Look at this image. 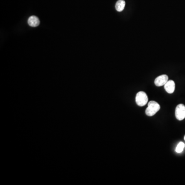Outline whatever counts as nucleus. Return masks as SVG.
Segmentation results:
<instances>
[{"label": "nucleus", "mask_w": 185, "mask_h": 185, "mask_svg": "<svg viewBox=\"0 0 185 185\" xmlns=\"http://www.w3.org/2000/svg\"><path fill=\"white\" fill-rule=\"evenodd\" d=\"M168 81V76L166 75H161L157 77L154 80V83L157 87H161L165 85Z\"/></svg>", "instance_id": "obj_4"}, {"label": "nucleus", "mask_w": 185, "mask_h": 185, "mask_svg": "<svg viewBox=\"0 0 185 185\" xmlns=\"http://www.w3.org/2000/svg\"><path fill=\"white\" fill-rule=\"evenodd\" d=\"M125 5H126V2L124 0H118L116 3L115 8H116L117 11L121 12L124 9Z\"/></svg>", "instance_id": "obj_7"}, {"label": "nucleus", "mask_w": 185, "mask_h": 185, "mask_svg": "<svg viewBox=\"0 0 185 185\" xmlns=\"http://www.w3.org/2000/svg\"><path fill=\"white\" fill-rule=\"evenodd\" d=\"M184 139H185V137H184Z\"/></svg>", "instance_id": "obj_9"}, {"label": "nucleus", "mask_w": 185, "mask_h": 185, "mask_svg": "<svg viewBox=\"0 0 185 185\" xmlns=\"http://www.w3.org/2000/svg\"><path fill=\"white\" fill-rule=\"evenodd\" d=\"M175 115L178 120L181 121L185 118V106L183 104H180L176 107Z\"/></svg>", "instance_id": "obj_3"}, {"label": "nucleus", "mask_w": 185, "mask_h": 185, "mask_svg": "<svg viewBox=\"0 0 185 185\" xmlns=\"http://www.w3.org/2000/svg\"><path fill=\"white\" fill-rule=\"evenodd\" d=\"M185 147V144L183 142H180L176 148L175 151L178 153H181L183 151Z\"/></svg>", "instance_id": "obj_8"}, {"label": "nucleus", "mask_w": 185, "mask_h": 185, "mask_svg": "<svg viewBox=\"0 0 185 185\" xmlns=\"http://www.w3.org/2000/svg\"><path fill=\"white\" fill-rule=\"evenodd\" d=\"M28 24L32 27H37L40 24V21L38 17L35 16L30 17L28 20Z\"/></svg>", "instance_id": "obj_6"}, {"label": "nucleus", "mask_w": 185, "mask_h": 185, "mask_svg": "<svg viewBox=\"0 0 185 185\" xmlns=\"http://www.w3.org/2000/svg\"><path fill=\"white\" fill-rule=\"evenodd\" d=\"M160 105L155 101H151L148 103V107L146 110V114L148 116H153L159 111Z\"/></svg>", "instance_id": "obj_1"}, {"label": "nucleus", "mask_w": 185, "mask_h": 185, "mask_svg": "<svg viewBox=\"0 0 185 185\" xmlns=\"http://www.w3.org/2000/svg\"><path fill=\"white\" fill-rule=\"evenodd\" d=\"M136 103L137 105L140 107H143L146 105L148 101V97L146 92L141 91L137 92L136 98H135Z\"/></svg>", "instance_id": "obj_2"}, {"label": "nucleus", "mask_w": 185, "mask_h": 185, "mask_svg": "<svg viewBox=\"0 0 185 185\" xmlns=\"http://www.w3.org/2000/svg\"><path fill=\"white\" fill-rule=\"evenodd\" d=\"M164 88L168 93L172 94L175 91V84L174 81L172 80H168L164 85Z\"/></svg>", "instance_id": "obj_5"}]
</instances>
